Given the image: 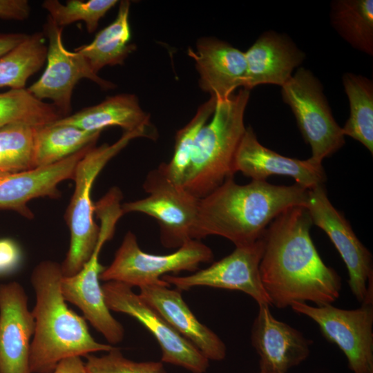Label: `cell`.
Returning <instances> with one entry per match:
<instances>
[{
  "label": "cell",
  "mask_w": 373,
  "mask_h": 373,
  "mask_svg": "<svg viewBox=\"0 0 373 373\" xmlns=\"http://www.w3.org/2000/svg\"><path fill=\"white\" fill-rule=\"evenodd\" d=\"M308 190L297 184L274 185L251 180L237 184L228 178L219 186L200 199L193 236L224 237L236 247L260 240L269 224L287 209L306 207Z\"/></svg>",
  "instance_id": "obj_2"
},
{
  "label": "cell",
  "mask_w": 373,
  "mask_h": 373,
  "mask_svg": "<svg viewBox=\"0 0 373 373\" xmlns=\"http://www.w3.org/2000/svg\"><path fill=\"white\" fill-rule=\"evenodd\" d=\"M233 170L257 181H266L272 175L289 176L307 190L323 185L326 180L322 162L312 157L304 160L283 156L265 147L251 126L246 127L238 147Z\"/></svg>",
  "instance_id": "obj_14"
},
{
  "label": "cell",
  "mask_w": 373,
  "mask_h": 373,
  "mask_svg": "<svg viewBox=\"0 0 373 373\" xmlns=\"http://www.w3.org/2000/svg\"><path fill=\"white\" fill-rule=\"evenodd\" d=\"M329 17L332 27L352 48L373 55L372 0H334Z\"/></svg>",
  "instance_id": "obj_25"
},
{
  "label": "cell",
  "mask_w": 373,
  "mask_h": 373,
  "mask_svg": "<svg viewBox=\"0 0 373 373\" xmlns=\"http://www.w3.org/2000/svg\"><path fill=\"white\" fill-rule=\"evenodd\" d=\"M28 35L23 33H0V57L17 46Z\"/></svg>",
  "instance_id": "obj_35"
},
{
  "label": "cell",
  "mask_w": 373,
  "mask_h": 373,
  "mask_svg": "<svg viewBox=\"0 0 373 373\" xmlns=\"http://www.w3.org/2000/svg\"><path fill=\"white\" fill-rule=\"evenodd\" d=\"M107 238L99 235L90 259L77 274L63 277L61 289L66 301L78 307L84 318L111 344L120 343L124 335L122 324L111 314L99 284V275L106 267L99 262V255Z\"/></svg>",
  "instance_id": "obj_17"
},
{
  "label": "cell",
  "mask_w": 373,
  "mask_h": 373,
  "mask_svg": "<svg viewBox=\"0 0 373 373\" xmlns=\"http://www.w3.org/2000/svg\"><path fill=\"white\" fill-rule=\"evenodd\" d=\"M22 260L19 245L10 238H0V276L15 271Z\"/></svg>",
  "instance_id": "obj_32"
},
{
  "label": "cell",
  "mask_w": 373,
  "mask_h": 373,
  "mask_svg": "<svg viewBox=\"0 0 373 373\" xmlns=\"http://www.w3.org/2000/svg\"><path fill=\"white\" fill-rule=\"evenodd\" d=\"M30 14V6L27 0H0V19L23 21Z\"/></svg>",
  "instance_id": "obj_33"
},
{
  "label": "cell",
  "mask_w": 373,
  "mask_h": 373,
  "mask_svg": "<svg viewBox=\"0 0 373 373\" xmlns=\"http://www.w3.org/2000/svg\"><path fill=\"white\" fill-rule=\"evenodd\" d=\"M145 198L122 204L124 214L138 212L157 222L166 248L180 247L192 238L200 199L167 175L164 163L150 171L143 184Z\"/></svg>",
  "instance_id": "obj_6"
},
{
  "label": "cell",
  "mask_w": 373,
  "mask_h": 373,
  "mask_svg": "<svg viewBox=\"0 0 373 373\" xmlns=\"http://www.w3.org/2000/svg\"><path fill=\"white\" fill-rule=\"evenodd\" d=\"M216 105V99L211 97L198 108L193 118L176 133L173 156L169 163H164L167 175L175 183L182 185L198 134L213 115Z\"/></svg>",
  "instance_id": "obj_29"
},
{
  "label": "cell",
  "mask_w": 373,
  "mask_h": 373,
  "mask_svg": "<svg viewBox=\"0 0 373 373\" xmlns=\"http://www.w3.org/2000/svg\"><path fill=\"white\" fill-rule=\"evenodd\" d=\"M313 224L305 207H291L266 229L259 271L271 305L332 304L340 296L341 279L319 256L310 236Z\"/></svg>",
  "instance_id": "obj_1"
},
{
  "label": "cell",
  "mask_w": 373,
  "mask_h": 373,
  "mask_svg": "<svg viewBox=\"0 0 373 373\" xmlns=\"http://www.w3.org/2000/svg\"><path fill=\"white\" fill-rule=\"evenodd\" d=\"M189 55L193 59L200 75L201 89L211 97L224 99L244 87L247 63L245 52L229 43L215 37H202L195 50L189 48Z\"/></svg>",
  "instance_id": "obj_19"
},
{
  "label": "cell",
  "mask_w": 373,
  "mask_h": 373,
  "mask_svg": "<svg viewBox=\"0 0 373 373\" xmlns=\"http://www.w3.org/2000/svg\"><path fill=\"white\" fill-rule=\"evenodd\" d=\"M63 28L48 16L44 35L48 40L46 67L39 79L27 90L37 99H48L64 117L70 115L73 89L82 78L88 79L103 89L115 85L94 73L75 52L68 51L62 38Z\"/></svg>",
  "instance_id": "obj_12"
},
{
  "label": "cell",
  "mask_w": 373,
  "mask_h": 373,
  "mask_svg": "<svg viewBox=\"0 0 373 373\" xmlns=\"http://www.w3.org/2000/svg\"><path fill=\"white\" fill-rule=\"evenodd\" d=\"M62 117L52 104L37 99L27 88L0 93V128L13 123L41 127Z\"/></svg>",
  "instance_id": "obj_28"
},
{
  "label": "cell",
  "mask_w": 373,
  "mask_h": 373,
  "mask_svg": "<svg viewBox=\"0 0 373 373\" xmlns=\"http://www.w3.org/2000/svg\"><path fill=\"white\" fill-rule=\"evenodd\" d=\"M35 319L17 282L0 285V373H31L29 358Z\"/></svg>",
  "instance_id": "obj_15"
},
{
  "label": "cell",
  "mask_w": 373,
  "mask_h": 373,
  "mask_svg": "<svg viewBox=\"0 0 373 373\" xmlns=\"http://www.w3.org/2000/svg\"><path fill=\"white\" fill-rule=\"evenodd\" d=\"M245 55L247 74L243 88L249 90L261 84L281 87L305 59L288 36L273 30L264 32Z\"/></svg>",
  "instance_id": "obj_21"
},
{
  "label": "cell",
  "mask_w": 373,
  "mask_h": 373,
  "mask_svg": "<svg viewBox=\"0 0 373 373\" xmlns=\"http://www.w3.org/2000/svg\"><path fill=\"white\" fill-rule=\"evenodd\" d=\"M44 34L28 35L25 40L0 57V88H26L28 79L46 61L48 46Z\"/></svg>",
  "instance_id": "obj_27"
},
{
  "label": "cell",
  "mask_w": 373,
  "mask_h": 373,
  "mask_svg": "<svg viewBox=\"0 0 373 373\" xmlns=\"http://www.w3.org/2000/svg\"><path fill=\"white\" fill-rule=\"evenodd\" d=\"M260 373H264V372H260Z\"/></svg>",
  "instance_id": "obj_36"
},
{
  "label": "cell",
  "mask_w": 373,
  "mask_h": 373,
  "mask_svg": "<svg viewBox=\"0 0 373 373\" xmlns=\"http://www.w3.org/2000/svg\"><path fill=\"white\" fill-rule=\"evenodd\" d=\"M108 354L86 356L87 373H166L160 362H135L125 358L119 350L113 347Z\"/></svg>",
  "instance_id": "obj_31"
},
{
  "label": "cell",
  "mask_w": 373,
  "mask_h": 373,
  "mask_svg": "<svg viewBox=\"0 0 373 373\" xmlns=\"http://www.w3.org/2000/svg\"><path fill=\"white\" fill-rule=\"evenodd\" d=\"M170 286L166 282L144 285L139 287V295L208 360H223L227 354L223 341L198 320L183 300L181 291Z\"/></svg>",
  "instance_id": "obj_20"
},
{
  "label": "cell",
  "mask_w": 373,
  "mask_h": 373,
  "mask_svg": "<svg viewBox=\"0 0 373 373\" xmlns=\"http://www.w3.org/2000/svg\"><path fill=\"white\" fill-rule=\"evenodd\" d=\"M213 258L210 247L199 240H188L169 254H151L140 249L136 236L128 231L99 280L120 282L131 287L162 284L165 281L161 278L168 273L196 271L201 263Z\"/></svg>",
  "instance_id": "obj_7"
},
{
  "label": "cell",
  "mask_w": 373,
  "mask_h": 373,
  "mask_svg": "<svg viewBox=\"0 0 373 373\" xmlns=\"http://www.w3.org/2000/svg\"><path fill=\"white\" fill-rule=\"evenodd\" d=\"M130 5L129 1H120L115 20L99 31L91 43L75 49L94 73L106 66L123 64L135 50L131 43Z\"/></svg>",
  "instance_id": "obj_23"
},
{
  "label": "cell",
  "mask_w": 373,
  "mask_h": 373,
  "mask_svg": "<svg viewBox=\"0 0 373 373\" xmlns=\"http://www.w3.org/2000/svg\"><path fill=\"white\" fill-rule=\"evenodd\" d=\"M305 208L313 224L325 232L345 264L354 297L361 303L373 302L372 254L344 215L332 205L323 184L308 190Z\"/></svg>",
  "instance_id": "obj_10"
},
{
  "label": "cell",
  "mask_w": 373,
  "mask_h": 373,
  "mask_svg": "<svg viewBox=\"0 0 373 373\" xmlns=\"http://www.w3.org/2000/svg\"><path fill=\"white\" fill-rule=\"evenodd\" d=\"M52 373H87V371L79 356H72L60 361Z\"/></svg>",
  "instance_id": "obj_34"
},
{
  "label": "cell",
  "mask_w": 373,
  "mask_h": 373,
  "mask_svg": "<svg viewBox=\"0 0 373 373\" xmlns=\"http://www.w3.org/2000/svg\"><path fill=\"white\" fill-rule=\"evenodd\" d=\"M100 133L53 123L37 127L34 168L52 164L95 144Z\"/></svg>",
  "instance_id": "obj_24"
},
{
  "label": "cell",
  "mask_w": 373,
  "mask_h": 373,
  "mask_svg": "<svg viewBox=\"0 0 373 373\" xmlns=\"http://www.w3.org/2000/svg\"><path fill=\"white\" fill-rule=\"evenodd\" d=\"M263 251L262 237L253 244L236 247L229 255L207 268L186 276L166 274L161 279L180 291L197 286L238 290L250 296L258 305H271L259 271Z\"/></svg>",
  "instance_id": "obj_13"
},
{
  "label": "cell",
  "mask_w": 373,
  "mask_h": 373,
  "mask_svg": "<svg viewBox=\"0 0 373 373\" xmlns=\"http://www.w3.org/2000/svg\"><path fill=\"white\" fill-rule=\"evenodd\" d=\"M250 90L241 88L216 100L212 118L201 128L182 186L201 199L233 177L234 157L245 132L244 115Z\"/></svg>",
  "instance_id": "obj_4"
},
{
  "label": "cell",
  "mask_w": 373,
  "mask_h": 373,
  "mask_svg": "<svg viewBox=\"0 0 373 373\" xmlns=\"http://www.w3.org/2000/svg\"><path fill=\"white\" fill-rule=\"evenodd\" d=\"M290 307L318 325L323 336L345 355L353 373H373V302L363 303L354 309L305 303Z\"/></svg>",
  "instance_id": "obj_9"
},
{
  "label": "cell",
  "mask_w": 373,
  "mask_h": 373,
  "mask_svg": "<svg viewBox=\"0 0 373 373\" xmlns=\"http://www.w3.org/2000/svg\"><path fill=\"white\" fill-rule=\"evenodd\" d=\"M93 145L48 166L0 173V209L14 210L31 218L32 213L27 206L28 202L41 197L59 198V184L73 179L77 163Z\"/></svg>",
  "instance_id": "obj_18"
},
{
  "label": "cell",
  "mask_w": 373,
  "mask_h": 373,
  "mask_svg": "<svg viewBox=\"0 0 373 373\" xmlns=\"http://www.w3.org/2000/svg\"><path fill=\"white\" fill-rule=\"evenodd\" d=\"M91 132H102L109 126H119L124 132L153 130L149 115L142 110L133 94H119L107 97L98 104L64 117L52 122Z\"/></svg>",
  "instance_id": "obj_22"
},
{
  "label": "cell",
  "mask_w": 373,
  "mask_h": 373,
  "mask_svg": "<svg viewBox=\"0 0 373 373\" xmlns=\"http://www.w3.org/2000/svg\"><path fill=\"white\" fill-rule=\"evenodd\" d=\"M157 138L154 130L124 132L112 144L91 146L77 163L73 180L75 189L68 207L66 220L70 232V242L61 265L64 277L77 274L92 256L98 242L99 227L94 221L95 204L91 200L93 184L106 164L133 139Z\"/></svg>",
  "instance_id": "obj_5"
},
{
  "label": "cell",
  "mask_w": 373,
  "mask_h": 373,
  "mask_svg": "<svg viewBox=\"0 0 373 373\" xmlns=\"http://www.w3.org/2000/svg\"><path fill=\"white\" fill-rule=\"evenodd\" d=\"M117 3V0H68L64 5L57 0H46L42 7L58 26L64 28L82 21L87 31L93 33L97 29L100 19Z\"/></svg>",
  "instance_id": "obj_30"
},
{
  "label": "cell",
  "mask_w": 373,
  "mask_h": 373,
  "mask_svg": "<svg viewBox=\"0 0 373 373\" xmlns=\"http://www.w3.org/2000/svg\"><path fill=\"white\" fill-rule=\"evenodd\" d=\"M63 277L61 265L50 260L38 264L31 275L36 296L32 311L35 332L30 350L31 373H52L65 358L113 348L97 342L86 319L68 308L61 289Z\"/></svg>",
  "instance_id": "obj_3"
},
{
  "label": "cell",
  "mask_w": 373,
  "mask_h": 373,
  "mask_svg": "<svg viewBox=\"0 0 373 373\" xmlns=\"http://www.w3.org/2000/svg\"><path fill=\"white\" fill-rule=\"evenodd\" d=\"M281 95L311 147L312 158L322 162L343 146L342 128L333 117L322 84L309 70L299 68L281 86Z\"/></svg>",
  "instance_id": "obj_8"
},
{
  "label": "cell",
  "mask_w": 373,
  "mask_h": 373,
  "mask_svg": "<svg viewBox=\"0 0 373 373\" xmlns=\"http://www.w3.org/2000/svg\"><path fill=\"white\" fill-rule=\"evenodd\" d=\"M110 310L128 314L140 322L155 338L162 352V361L182 367L193 373H204L209 361L191 342L181 336L132 287L120 282L108 281L102 286Z\"/></svg>",
  "instance_id": "obj_11"
},
{
  "label": "cell",
  "mask_w": 373,
  "mask_h": 373,
  "mask_svg": "<svg viewBox=\"0 0 373 373\" xmlns=\"http://www.w3.org/2000/svg\"><path fill=\"white\" fill-rule=\"evenodd\" d=\"M251 329V343L264 373H287L309 355L311 341L289 325L277 320L269 305H260Z\"/></svg>",
  "instance_id": "obj_16"
},
{
  "label": "cell",
  "mask_w": 373,
  "mask_h": 373,
  "mask_svg": "<svg viewBox=\"0 0 373 373\" xmlns=\"http://www.w3.org/2000/svg\"><path fill=\"white\" fill-rule=\"evenodd\" d=\"M342 82L350 104V116L342 128L348 135L373 153V82L351 73L343 75Z\"/></svg>",
  "instance_id": "obj_26"
}]
</instances>
